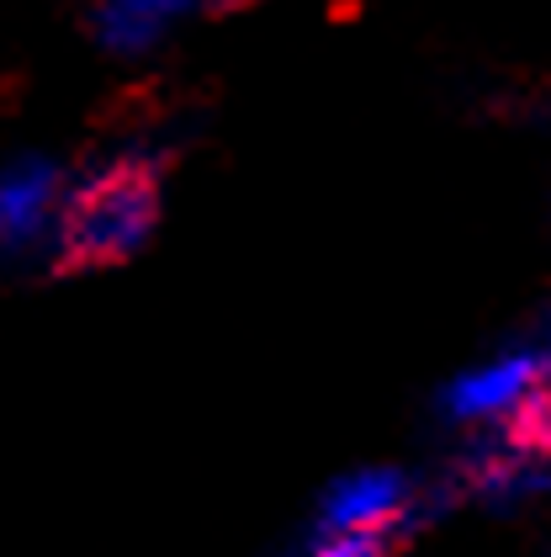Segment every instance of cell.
<instances>
[{"label": "cell", "instance_id": "1", "mask_svg": "<svg viewBox=\"0 0 551 557\" xmlns=\"http://www.w3.org/2000/svg\"><path fill=\"white\" fill-rule=\"evenodd\" d=\"M165 213V171L160 160L123 154L90 171L64 197V213L53 223V276H80V271H112L138 256Z\"/></svg>", "mask_w": 551, "mask_h": 557}, {"label": "cell", "instance_id": "2", "mask_svg": "<svg viewBox=\"0 0 551 557\" xmlns=\"http://www.w3.org/2000/svg\"><path fill=\"white\" fill-rule=\"evenodd\" d=\"M541 383H551V356L541 345H525V350H509V356H493V361L462 372L440 393V409L451 420H466V425H483V420L504 425Z\"/></svg>", "mask_w": 551, "mask_h": 557}, {"label": "cell", "instance_id": "3", "mask_svg": "<svg viewBox=\"0 0 551 557\" xmlns=\"http://www.w3.org/2000/svg\"><path fill=\"white\" fill-rule=\"evenodd\" d=\"M414 483L398 468H361L339 478L318 505V536H387L414 510Z\"/></svg>", "mask_w": 551, "mask_h": 557}, {"label": "cell", "instance_id": "4", "mask_svg": "<svg viewBox=\"0 0 551 557\" xmlns=\"http://www.w3.org/2000/svg\"><path fill=\"white\" fill-rule=\"evenodd\" d=\"M59 197H64L59 191V171L42 154H16L11 160V171L0 181V234H5L11 256H22L38 239L48 228V218L59 223V213H64Z\"/></svg>", "mask_w": 551, "mask_h": 557}, {"label": "cell", "instance_id": "5", "mask_svg": "<svg viewBox=\"0 0 551 557\" xmlns=\"http://www.w3.org/2000/svg\"><path fill=\"white\" fill-rule=\"evenodd\" d=\"M186 5L165 0H117V5H96L90 11V38L107 53H149L170 33V22H180Z\"/></svg>", "mask_w": 551, "mask_h": 557}, {"label": "cell", "instance_id": "6", "mask_svg": "<svg viewBox=\"0 0 551 557\" xmlns=\"http://www.w3.org/2000/svg\"><path fill=\"white\" fill-rule=\"evenodd\" d=\"M308 557H392V547L381 536H329L318 542Z\"/></svg>", "mask_w": 551, "mask_h": 557}]
</instances>
